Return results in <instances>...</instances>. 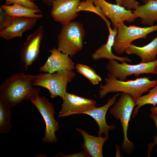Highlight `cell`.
Listing matches in <instances>:
<instances>
[{
	"instance_id": "6da1fadb",
	"label": "cell",
	"mask_w": 157,
	"mask_h": 157,
	"mask_svg": "<svg viewBox=\"0 0 157 157\" xmlns=\"http://www.w3.org/2000/svg\"><path fill=\"white\" fill-rule=\"evenodd\" d=\"M35 76L24 72L12 74L0 85V100L12 108L24 100L34 99L39 95L41 89L32 87Z\"/></svg>"
},
{
	"instance_id": "7a4b0ae2",
	"label": "cell",
	"mask_w": 157,
	"mask_h": 157,
	"mask_svg": "<svg viewBox=\"0 0 157 157\" xmlns=\"http://www.w3.org/2000/svg\"><path fill=\"white\" fill-rule=\"evenodd\" d=\"M104 79V85L99 86V95L102 99L108 93L121 92L129 94L134 98L142 96L157 84V79L151 80L150 77L140 78L134 80L120 81L107 74Z\"/></svg>"
},
{
	"instance_id": "3957f363",
	"label": "cell",
	"mask_w": 157,
	"mask_h": 157,
	"mask_svg": "<svg viewBox=\"0 0 157 157\" xmlns=\"http://www.w3.org/2000/svg\"><path fill=\"white\" fill-rule=\"evenodd\" d=\"M85 35L83 25L78 22L71 21L62 25L57 37L58 48L72 57L83 49Z\"/></svg>"
},
{
	"instance_id": "277c9868",
	"label": "cell",
	"mask_w": 157,
	"mask_h": 157,
	"mask_svg": "<svg viewBox=\"0 0 157 157\" xmlns=\"http://www.w3.org/2000/svg\"><path fill=\"white\" fill-rule=\"evenodd\" d=\"M114 104L109 112L117 120L120 121L123 135L122 148L126 154H130L133 151L134 147L133 142L128 139L127 133L131 117L134 107L136 106L135 98L128 94L122 92Z\"/></svg>"
},
{
	"instance_id": "5b68a950",
	"label": "cell",
	"mask_w": 157,
	"mask_h": 157,
	"mask_svg": "<svg viewBox=\"0 0 157 157\" xmlns=\"http://www.w3.org/2000/svg\"><path fill=\"white\" fill-rule=\"evenodd\" d=\"M76 76L73 70L61 71L53 74L40 73L35 75L32 85L47 88L51 98L59 96L63 100L67 92V84Z\"/></svg>"
},
{
	"instance_id": "8992f818",
	"label": "cell",
	"mask_w": 157,
	"mask_h": 157,
	"mask_svg": "<svg viewBox=\"0 0 157 157\" xmlns=\"http://www.w3.org/2000/svg\"><path fill=\"white\" fill-rule=\"evenodd\" d=\"M156 31L157 24L141 27L135 26H127L124 22L120 23L113 49L117 54H122L133 41L140 38L147 39L148 34Z\"/></svg>"
},
{
	"instance_id": "52a82bcc",
	"label": "cell",
	"mask_w": 157,
	"mask_h": 157,
	"mask_svg": "<svg viewBox=\"0 0 157 157\" xmlns=\"http://www.w3.org/2000/svg\"><path fill=\"white\" fill-rule=\"evenodd\" d=\"M157 65V59L136 65L128 64L125 61L120 64L116 60H109L106 67L108 74L119 80L124 81L127 76L132 74L138 76L142 74H155Z\"/></svg>"
},
{
	"instance_id": "ba28073f",
	"label": "cell",
	"mask_w": 157,
	"mask_h": 157,
	"mask_svg": "<svg viewBox=\"0 0 157 157\" xmlns=\"http://www.w3.org/2000/svg\"><path fill=\"white\" fill-rule=\"evenodd\" d=\"M31 101L38 110L45 123V134L42 142L45 143L57 142L55 133L59 129L60 126L58 121L54 117L56 112L53 104L46 97L39 95Z\"/></svg>"
},
{
	"instance_id": "9c48e42d",
	"label": "cell",
	"mask_w": 157,
	"mask_h": 157,
	"mask_svg": "<svg viewBox=\"0 0 157 157\" xmlns=\"http://www.w3.org/2000/svg\"><path fill=\"white\" fill-rule=\"evenodd\" d=\"M95 6L99 7L106 17L110 20L113 28L118 30L120 23H131L137 17L133 12L123 6L110 3L105 0H91Z\"/></svg>"
},
{
	"instance_id": "30bf717a",
	"label": "cell",
	"mask_w": 157,
	"mask_h": 157,
	"mask_svg": "<svg viewBox=\"0 0 157 157\" xmlns=\"http://www.w3.org/2000/svg\"><path fill=\"white\" fill-rule=\"evenodd\" d=\"M81 0H53L51 15L61 25L67 23L78 15Z\"/></svg>"
},
{
	"instance_id": "8fae6325",
	"label": "cell",
	"mask_w": 157,
	"mask_h": 157,
	"mask_svg": "<svg viewBox=\"0 0 157 157\" xmlns=\"http://www.w3.org/2000/svg\"><path fill=\"white\" fill-rule=\"evenodd\" d=\"M42 25L27 37L21 50L20 60L26 70L37 59L40 53L41 42L44 36Z\"/></svg>"
},
{
	"instance_id": "7c38bea8",
	"label": "cell",
	"mask_w": 157,
	"mask_h": 157,
	"mask_svg": "<svg viewBox=\"0 0 157 157\" xmlns=\"http://www.w3.org/2000/svg\"><path fill=\"white\" fill-rule=\"evenodd\" d=\"M58 112V117H62L75 114H83L96 107V102L90 99L67 92Z\"/></svg>"
},
{
	"instance_id": "4fadbf2b",
	"label": "cell",
	"mask_w": 157,
	"mask_h": 157,
	"mask_svg": "<svg viewBox=\"0 0 157 157\" xmlns=\"http://www.w3.org/2000/svg\"><path fill=\"white\" fill-rule=\"evenodd\" d=\"M49 51L51 53L45 64L39 69L40 72L53 74L63 70H73L75 68L74 62L68 54L54 47Z\"/></svg>"
},
{
	"instance_id": "5bb4252c",
	"label": "cell",
	"mask_w": 157,
	"mask_h": 157,
	"mask_svg": "<svg viewBox=\"0 0 157 157\" xmlns=\"http://www.w3.org/2000/svg\"><path fill=\"white\" fill-rule=\"evenodd\" d=\"M38 19L34 18L15 17L8 26L0 30V37L7 40L21 37L24 32L35 26Z\"/></svg>"
},
{
	"instance_id": "9a60e30c",
	"label": "cell",
	"mask_w": 157,
	"mask_h": 157,
	"mask_svg": "<svg viewBox=\"0 0 157 157\" xmlns=\"http://www.w3.org/2000/svg\"><path fill=\"white\" fill-rule=\"evenodd\" d=\"M118 93L110 98L106 104L99 107H96L84 112L86 114L93 118L96 122L99 127L98 136H101L104 134V136L108 137L109 131L114 129L115 125H108L106 120V115L109 108L114 104L117 98L119 96Z\"/></svg>"
},
{
	"instance_id": "2e32d148",
	"label": "cell",
	"mask_w": 157,
	"mask_h": 157,
	"mask_svg": "<svg viewBox=\"0 0 157 157\" xmlns=\"http://www.w3.org/2000/svg\"><path fill=\"white\" fill-rule=\"evenodd\" d=\"M76 130L82 135L84 140L82 147L88 157H103V147L108 137H95L91 135L81 128H76Z\"/></svg>"
},
{
	"instance_id": "e0dca14e",
	"label": "cell",
	"mask_w": 157,
	"mask_h": 157,
	"mask_svg": "<svg viewBox=\"0 0 157 157\" xmlns=\"http://www.w3.org/2000/svg\"><path fill=\"white\" fill-rule=\"evenodd\" d=\"M109 35L107 42L103 44L92 53V57L94 60L101 58H106L109 60H117L121 62H131V60L126 57H119L115 55L112 52V49L113 45L115 39L117 30L114 28L111 29L108 31Z\"/></svg>"
},
{
	"instance_id": "ac0fdd59",
	"label": "cell",
	"mask_w": 157,
	"mask_h": 157,
	"mask_svg": "<svg viewBox=\"0 0 157 157\" xmlns=\"http://www.w3.org/2000/svg\"><path fill=\"white\" fill-rule=\"evenodd\" d=\"M128 54H134L139 56L141 62L148 63L156 60L157 55V37L142 47L131 44L124 51Z\"/></svg>"
},
{
	"instance_id": "d6986e66",
	"label": "cell",
	"mask_w": 157,
	"mask_h": 157,
	"mask_svg": "<svg viewBox=\"0 0 157 157\" xmlns=\"http://www.w3.org/2000/svg\"><path fill=\"white\" fill-rule=\"evenodd\" d=\"M132 12L137 18H140L143 25L153 26L157 22V0H148Z\"/></svg>"
},
{
	"instance_id": "ffe728a7",
	"label": "cell",
	"mask_w": 157,
	"mask_h": 157,
	"mask_svg": "<svg viewBox=\"0 0 157 157\" xmlns=\"http://www.w3.org/2000/svg\"><path fill=\"white\" fill-rule=\"evenodd\" d=\"M7 15L14 17H23L36 18L38 19L43 17L40 9L30 8L18 4L12 5H1V6Z\"/></svg>"
},
{
	"instance_id": "44dd1931",
	"label": "cell",
	"mask_w": 157,
	"mask_h": 157,
	"mask_svg": "<svg viewBox=\"0 0 157 157\" xmlns=\"http://www.w3.org/2000/svg\"><path fill=\"white\" fill-rule=\"evenodd\" d=\"M149 92L146 95L135 98L137 106L132 113L133 118L137 116L139 109L142 106L147 104H151L155 106L157 104V84L153 88L149 90Z\"/></svg>"
},
{
	"instance_id": "7402d4cb",
	"label": "cell",
	"mask_w": 157,
	"mask_h": 157,
	"mask_svg": "<svg viewBox=\"0 0 157 157\" xmlns=\"http://www.w3.org/2000/svg\"><path fill=\"white\" fill-rule=\"evenodd\" d=\"M11 108L0 100V133L7 134L12 129Z\"/></svg>"
},
{
	"instance_id": "603a6c76",
	"label": "cell",
	"mask_w": 157,
	"mask_h": 157,
	"mask_svg": "<svg viewBox=\"0 0 157 157\" xmlns=\"http://www.w3.org/2000/svg\"><path fill=\"white\" fill-rule=\"evenodd\" d=\"M76 70L88 79L94 85L98 84L102 80L101 77L90 67L81 64L75 66Z\"/></svg>"
},
{
	"instance_id": "cb8c5ba5",
	"label": "cell",
	"mask_w": 157,
	"mask_h": 157,
	"mask_svg": "<svg viewBox=\"0 0 157 157\" xmlns=\"http://www.w3.org/2000/svg\"><path fill=\"white\" fill-rule=\"evenodd\" d=\"M91 0H83L81 3L79 7V11L82 10L89 11L94 12L99 15L105 22L107 26L108 30L111 28V23L108 20L106 17L103 14L100 8L94 6Z\"/></svg>"
},
{
	"instance_id": "d4e9b609",
	"label": "cell",
	"mask_w": 157,
	"mask_h": 157,
	"mask_svg": "<svg viewBox=\"0 0 157 157\" xmlns=\"http://www.w3.org/2000/svg\"><path fill=\"white\" fill-rule=\"evenodd\" d=\"M15 17L7 14L0 7V30L8 26Z\"/></svg>"
},
{
	"instance_id": "484cf974",
	"label": "cell",
	"mask_w": 157,
	"mask_h": 157,
	"mask_svg": "<svg viewBox=\"0 0 157 157\" xmlns=\"http://www.w3.org/2000/svg\"><path fill=\"white\" fill-rule=\"evenodd\" d=\"M18 4L30 8L40 9L35 3L29 0H5L4 5H10L11 4Z\"/></svg>"
},
{
	"instance_id": "4316f807",
	"label": "cell",
	"mask_w": 157,
	"mask_h": 157,
	"mask_svg": "<svg viewBox=\"0 0 157 157\" xmlns=\"http://www.w3.org/2000/svg\"><path fill=\"white\" fill-rule=\"evenodd\" d=\"M139 4V3L135 0H123L122 6L128 10H135L140 6Z\"/></svg>"
},
{
	"instance_id": "83f0119b",
	"label": "cell",
	"mask_w": 157,
	"mask_h": 157,
	"mask_svg": "<svg viewBox=\"0 0 157 157\" xmlns=\"http://www.w3.org/2000/svg\"><path fill=\"white\" fill-rule=\"evenodd\" d=\"M53 156L55 157H88V156L85 151L70 155H65L60 152L58 155Z\"/></svg>"
},
{
	"instance_id": "f1b7e54d",
	"label": "cell",
	"mask_w": 157,
	"mask_h": 157,
	"mask_svg": "<svg viewBox=\"0 0 157 157\" xmlns=\"http://www.w3.org/2000/svg\"><path fill=\"white\" fill-rule=\"evenodd\" d=\"M149 117L151 119H152L154 121L157 130V114L151 112V113ZM153 139L154 143L156 145V151L157 152V135L155 136L154 137Z\"/></svg>"
},
{
	"instance_id": "f546056e",
	"label": "cell",
	"mask_w": 157,
	"mask_h": 157,
	"mask_svg": "<svg viewBox=\"0 0 157 157\" xmlns=\"http://www.w3.org/2000/svg\"><path fill=\"white\" fill-rule=\"evenodd\" d=\"M42 1L47 6H50L51 5L53 0H42Z\"/></svg>"
},
{
	"instance_id": "4dcf8cb0",
	"label": "cell",
	"mask_w": 157,
	"mask_h": 157,
	"mask_svg": "<svg viewBox=\"0 0 157 157\" xmlns=\"http://www.w3.org/2000/svg\"><path fill=\"white\" fill-rule=\"evenodd\" d=\"M150 110L151 113L157 114V106H152L150 108Z\"/></svg>"
},
{
	"instance_id": "1f68e13d",
	"label": "cell",
	"mask_w": 157,
	"mask_h": 157,
	"mask_svg": "<svg viewBox=\"0 0 157 157\" xmlns=\"http://www.w3.org/2000/svg\"><path fill=\"white\" fill-rule=\"evenodd\" d=\"M108 1H110V0H107ZM116 3V4L120 6H122V3L123 0H114Z\"/></svg>"
},
{
	"instance_id": "d6a6232c",
	"label": "cell",
	"mask_w": 157,
	"mask_h": 157,
	"mask_svg": "<svg viewBox=\"0 0 157 157\" xmlns=\"http://www.w3.org/2000/svg\"><path fill=\"white\" fill-rule=\"evenodd\" d=\"M155 74L157 75V65L155 68Z\"/></svg>"
},
{
	"instance_id": "836d02e7",
	"label": "cell",
	"mask_w": 157,
	"mask_h": 157,
	"mask_svg": "<svg viewBox=\"0 0 157 157\" xmlns=\"http://www.w3.org/2000/svg\"><path fill=\"white\" fill-rule=\"evenodd\" d=\"M148 0H142L143 3L144 4Z\"/></svg>"
},
{
	"instance_id": "e575fe53",
	"label": "cell",
	"mask_w": 157,
	"mask_h": 157,
	"mask_svg": "<svg viewBox=\"0 0 157 157\" xmlns=\"http://www.w3.org/2000/svg\"><path fill=\"white\" fill-rule=\"evenodd\" d=\"M32 2H34V1H36V0H29Z\"/></svg>"
}]
</instances>
